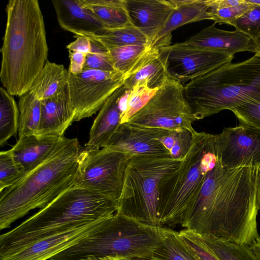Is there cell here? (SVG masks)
<instances>
[{
	"label": "cell",
	"instance_id": "cell-1",
	"mask_svg": "<svg viewBox=\"0 0 260 260\" xmlns=\"http://www.w3.org/2000/svg\"><path fill=\"white\" fill-rule=\"evenodd\" d=\"M259 168L230 169L216 159L194 207L180 225L200 235L252 245L259 236L256 219Z\"/></svg>",
	"mask_w": 260,
	"mask_h": 260
},
{
	"label": "cell",
	"instance_id": "cell-2",
	"mask_svg": "<svg viewBox=\"0 0 260 260\" xmlns=\"http://www.w3.org/2000/svg\"><path fill=\"white\" fill-rule=\"evenodd\" d=\"M6 10L0 79L10 94L20 96L48 61L45 25L37 0H10Z\"/></svg>",
	"mask_w": 260,
	"mask_h": 260
},
{
	"label": "cell",
	"instance_id": "cell-3",
	"mask_svg": "<svg viewBox=\"0 0 260 260\" xmlns=\"http://www.w3.org/2000/svg\"><path fill=\"white\" fill-rule=\"evenodd\" d=\"M80 151L77 138L64 137L45 161L1 191L0 230L33 209L44 208L73 186Z\"/></svg>",
	"mask_w": 260,
	"mask_h": 260
},
{
	"label": "cell",
	"instance_id": "cell-4",
	"mask_svg": "<svg viewBox=\"0 0 260 260\" xmlns=\"http://www.w3.org/2000/svg\"><path fill=\"white\" fill-rule=\"evenodd\" d=\"M118 205L105 196L76 185L12 230L0 236V260L49 234L113 215Z\"/></svg>",
	"mask_w": 260,
	"mask_h": 260
},
{
	"label": "cell",
	"instance_id": "cell-5",
	"mask_svg": "<svg viewBox=\"0 0 260 260\" xmlns=\"http://www.w3.org/2000/svg\"><path fill=\"white\" fill-rule=\"evenodd\" d=\"M183 85L196 120L232 111L260 100V56L226 63Z\"/></svg>",
	"mask_w": 260,
	"mask_h": 260
},
{
	"label": "cell",
	"instance_id": "cell-6",
	"mask_svg": "<svg viewBox=\"0 0 260 260\" xmlns=\"http://www.w3.org/2000/svg\"><path fill=\"white\" fill-rule=\"evenodd\" d=\"M216 159L214 135L193 133L190 148L180 167L160 184L158 215L161 226L174 228L187 217Z\"/></svg>",
	"mask_w": 260,
	"mask_h": 260
},
{
	"label": "cell",
	"instance_id": "cell-7",
	"mask_svg": "<svg viewBox=\"0 0 260 260\" xmlns=\"http://www.w3.org/2000/svg\"><path fill=\"white\" fill-rule=\"evenodd\" d=\"M166 229L144 224L117 212L96 232L49 260H80L89 256L150 257Z\"/></svg>",
	"mask_w": 260,
	"mask_h": 260
},
{
	"label": "cell",
	"instance_id": "cell-8",
	"mask_svg": "<svg viewBox=\"0 0 260 260\" xmlns=\"http://www.w3.org/2000/svg\"><path fill=\"white\" fill-rule=\"evenodd\" d=\"M183 160L171 156H132L125 170L117 212L144 224L161 226L158 215L159 186L178 169Z\"/></svg>",
	"mask_w": 260,
	"mask_h": 260
},
{
	"label": "cell",
	"instance_id": "cell-9",
	"mask_svg": "<svg viewBox=\"0 0 260 260\" xmlns=\"http://www.w3.org/2000/svg\"><path fill=\"white\" fill-rule=\"evenodd\" d=\"M131 157L108 147L81 150L74 185L95 191L118 205Z\"/></svg>",
	"mask_w": 260,
	"mask_h": 260
},
{
	"label": "cell",
	"instance_id": "cell-10",
	"mask_svg": "<svg viewBox=\"0 0 260 260\" xmlns=\"http://www.w3.org/2000/svg\"><path fill=\"white\" fill-rule=\"evenodd\" d=\"M195 120L185 97L184 85L170 77L127 122L170 131L186 129L193 133Z\"/></svg>",
	"mask_w": 260,
	"mask_h": 260
},
{
	"label": "cell",
	"instance_id": "cell-11",
	"mask_svg": "<svg viewBox=\"0 0 260 260\" xmlns=\"http://www.w3.org/2000/svg\"><path fill=\"white\" fill-rule=\"evenodd\" d=\"M125 76L117 71L84 68L80 74L68 73V85L75 113L74 121L91 117L123 85Z\"/></svg>",
	"mask_w": 260,
	"mask_h": 260
},
{
	"label": "cell",
	"instance_id": "cell-12",
	"mask_svg": "<svg viewBox=\"0 0 260 260\" xmlns=\"http://www.w3.org/2000/svg\"><path fill=\"white\" fill-rule=\"evenodd\" d=\"M217 159L224 167L260 168V129L240 124L214 135Z\"/></svg>",
	"mask_w": 260,
	"mask_h": 260
},
{
	"label": "cell",
	"instance_id": "cell-13",
	"mask_svg": "<svg viewBox=\"0 0 260 260\" xmlns=\"http://www.w3.org/2000/svg\"><path fill=\"white\" fill-rule=\"evenodd\" d=\"M168 71L170 78L182 84L228 62L234 55L182 45L168 46Z\"/></svg>",
	"mask_w": 260,
	"mask_h": 260
},
{
	"label": "cell",
	"instance_id": "cell-14",
	"mask_svg": "<svg viewBox=\"0 0 260 260\" xmlns=\"http://www.w3.org/2000/svg\"><path fill=\"white\" fill-rule=\"evenodd\" d=\"M111 216L81 223L49 234L23 247L4 260H49L56 254L96 232Z\"/></svg>",
	"mask_w": 260,
	"mask_h": 260
},
{
	"label": "cell",
	"instance_id": "cell-15",
	"mask_svg": "<svg viewBox=\"0 0 260 260\" xmlns=\"http://www.w3.org/2000/svg\"><path fill=\"white\" fill-rule=\"evenodd\" d=\"M168 131L126 122L121 124L105 147L131 156H171L168 149L157 140Z\"/></svg>",
	"mask_w": 260,
	"mask_h": 260
},
{
	"label": "cell",
	"instance_id": "cell-16",
	"mask_svg": "<svg viewBox=\"0 0 260 260\" xmlns=\"http://www.w3.org/2000/svg\"><path fill=\"white\" fill-rule=\"evenodd\" d=\"M169 46V45H168ZM168 46H151L125 75L123 86L130 91L138 84L157 90L170 78Z\"/></svg>",
	"mask_w": 260,
	"mask_h": 260
},
{
	"label": "cell",
	"instance_id": "cell-17",
	"mask_svg": "<svg viewBox=\"0 0 260 260\" xmlns=\"http://www.w3.org/2000/svg\"><path fill=\"white\" fill-rule=\"evenodd\" d=\"M180 43L229 55L244 51L254 53V50L253 41L249 36L237 29L229 31L218 28L215 23Z\"/></svg>",
	"mask_w": 260,
	"mask_h": 260
},
{
	"label": "cell",
	"instance_id": "cell-18",
	"mask_svg": "<svg viewBox=\"0 0 260 260\" xmlns=\"http://www.w3.org/2000/svg\"><path fill=\"white\" fill-rule=\"evenodd\" d=\"M133 25L148 38L151 45L175 8L174 0H126Z\"/></svg>",
	"mask_w": 260,
	"mask_h": 260
},
{
	"label": "cell",
	"instance_id": "cell-19",
	"mask_svg": "<svg viewBox=\"0 0 260 260\" xmlns=\"http://www.w3.org/2000/svg\"><path fill=\"white\" fill-rule=\"evenodd\" d=\"M59 26L75 35L88 38L105 30L96 17L84 7L81 0H53Z\"/></svg>",
	"mask_w": 260,
	"mask_h": 260
},
{
	"label": "cell",
	"instance_id": "cell-20",
	"mask_svg": "<svg viewBox=\"0 0 260 260\" xmlns=\"http://www.w3.org/2000/svg\"><path fill=\"white\" fill-rule=\"evenodd\" d=\"M41 102V117L37 135L64 137L75 117L68 84L58 94Z\"/></svg>",
	"mask_w": 260,
	"mask_h": 260
},
{
	"label": "cell",
	"instance_id": "cell-21",
	"mask_svg": "<svg viewBox=\"0 0 260 260\" xmlns=\"http://www.w3.org/2000/svg\"><path fill=\"white\" fill-rule=\"evenodd\" d=\"M64 137L32 134L18 138L10 150L23 175L45 161Z\"/></svg>",
	"mask_w": 260,
	"mask_h": 260
},
{
	"label": "cell",
	"instance_id": "cell-22",
	"mask_svg": "<svg viewBox=\"0 0 260 260\" xmlns=\"http://www.w3.org/2000/svg\"><path fill=\"white\" fill-rule=\"evenodd\" d=\"M126 90L123 84L107 100L99 111L91 127L85 149H95L107 146L121 125L119 99Z\"/></svg>",
	"mask_w": 260,
	"mask_h": 260
},
{
	"label": "cell",
	"instance_id": "cell-23",
	"mask_svg": "<svg viewBox=\"0 0 260 260\" xmlns=\"http://www.w3.org/2000/svg\"><path fill=\"white\" fill-rule=\"evenodd\" d=\"M175 8L166 23L158 32L151 46L169 45L172 32L185 24L210 20L209 0H174Z\"/></svg>",
	"mask_w": 260,
	"mask_h": 260
},
{
	"label": "cell",
	"instance_id": "cell-24",
	"mask_svg": "<svg viewBox=\"0 0 260 260\" xmlns=\"http://www.w3.org/2000/svg\"><path fill=\"white\" fill-rule=\"evenodd\" d=\"M104 25L105 30L134 26L132 22L126 0H81Z\"/></svg>",
	"mask_w": 260,
	"mask_h": 260
},
{
	"label": "cell",
	"instance_id": "cell-25",
	"mask_svg": "<svg viewBox=\"0 0 260 260\" xmlns=\"http://www.w3.org/2000/svg\"><path fill=\"white\" fill-rule=\"evenodd\" d=\"M68 71L62 64L47 61L28 91L41 101L61 92L68 84Z\"/></svg>",
	"mask_w": 260,
	"mask_h": 260
},
{
	"label": "cell",
	"instance_id": "cell-26",
	"mask_svg": "<svg viewBox=\"0 0 260 260\" xmlns=\"http://www.w3.org/2000/svg\"><path fill=\"white\" fill-rule=\"evenodd\" d=\"M87 38L105 48L150 44L147 37L135 26L105 30Z\"/></svg>",
	"mask_w": 260,
	"mask_h": 260
},
{
	"label": "cell",
	"instance_id": "cell-27",
	"mask_svg": "<svg viewBox=\"0 0 260 260\" xmlns=\"http://www.w3.org/2000/svg\"><path fill=\"white\" fill-rule=\"evenodd\" d=\"M19 97L18 138L37 135L41 117V102L29 92Z\"/></svg>",
	"mask_w": 260,
	"mask_h": 260
},
{
	"label": "cell",
	"instance_id": "cell-28",
	"mask_svg": "<svg viewBox=\"0 0 260 260\" xmlns=\"http://www.w3.org/2000/svg\"><path fill=\"white\" fill-rule=\"evenodd\" d=\"M19 111L14 98L3 86L0 88V146L18 133Z\"/></svg>",
	"mask_w": 260,
	"mask_h": 260
},
{
	"label": "cell",
	"instance_id": "cell-29",
	"mask_svg": "<svg viewBox=\"0 0 260 260\" xmlns=\"http://www.w3.org/2000/svg\"><path fill=\"white\" fill-rule=\"evenodd\" d=\"M151 257L155 260H197L184 244L179 232L171 228L166 229Z\"/></svg>",
	"mask_w": 260,
	"mask_h": 260
},
{
	"label": "cell",
	"instance_id": "cell-30",
	"mask_svg": "<svg viewBox=\"0 0 260 260\" xmlns=\"http://www.w3.org/2000/svg\"><path fill=\"white\" fill-rule=\"evenodd\" d=\"M199 235L219 260H258L248 246Z\"/></svg>",
	"mask_w": 260,
	"mask_h": 260
},
{
	"label": "cell",
	"instance_id": "cell-31",
	"mask_svg": "<svg viewBox=\"0 0 260 260\" xmlns=\"http://www.w3.org/2000/svg\"><path fill=\"white\" fill-rule=\"evenodd\" d=\"M157 90L149 88L145 84H138L130 91H126L119 99L121 111V124L127 122L141 109Z\"/></svg>",
	"mask_w": 260,
	"mask_h": 260
},
{
	"label": "cell",
	"instance_id": "cell-32",
	"mask_svg": "<svg viewBox=\"0 0 260 260\" xmlns=\"http://www.w3.org/2000/svg\"><path fill=\"white\" fill-rule=\"evenodd\" d=\"M151 46L143 44L104 48L115 71L125 76Z\"/></svg>",
	"mask_w": 260,
	"mask_h": 260
},
{
	"label": "cell",
	"instance_id": "cell-33",
	"mask_svg": "<svg viewBox=\"0 0 260 260\" xmlns=\"http://www.w3.org/2000/svg\"><path fill=\"white\" fill-rule=\"evenodd\" d=\"M192 135V133L186 129L169 131L157 140L168 149L172 158L183 160L190 148Z\"/></svg>",
	"mask_w": 260,
	"mask_h": 260
},
{
	"label": "cell",
	"instance_id": "cell-34",
	"mask_svg": "<svg viewBox=\"0 0 260 260\" xmlns=\"http://www.w3.org/2000/svg\"><path fill=\"white\" fill-rule=\"evenodd\" d=\"M23 176L11 150L0 152V192L10 186Z\"/></svg>",
	"mask_w": 260,
	"mask_h": 260
},
{
	"label": "cell",
	"instance_id": "cell-35",
	"mask_svg": "<svg viewBox=\"0 0 260 260\" xmlns=\"http://www.w3.org/2000/svg\"><path fill=\"white\" fill-rule=\"evenodd\" d=\"M179 234L186 247L197 260H219L197 233L184 229L179 231Z\"/></svg>",
	"mask_w": 260,
	"mask_h": 260
},
{
	"label": "cell",
	"instance_id": "cell-36",
	"mask_svg": "<svg viewBox=\"0 0 260 260\" xmlns=\"http://www.w3.org/2000/svg\"><path fill=\"white\" fill-rule=\"evenodd\" d=\"M210 1V0H209ZM255 6L248 0L237 6L219 8L210 5L209 15L210 20L214 23H225L232 26L236 20Z\"/></svg>",
	"mask_w": 260,
	"mask_h": 260
},
{
	"label": "cell",
	"instance_id": "cell-37",
	"mask_svg": "<svg viewBox=\"0 0 260 260\" xmlns=\"http://www.w3.org/2000/svg\"><path fill=\"white\" fill-rule=\"evenodd\" d=\"M232 26L255 41L260 37V5H255L237 19Z\"/></svg>",
	"mask_w": 260,
	"mask_h": 260
},
{
	"label": "cell",
	"instance_id": "cell-38",
	"mask_svg": "<svg viewBox=\"0 0 260 260\" xmlns=\"http://www.w3.org/2000/svg\"><path fill=\"white\" fill-rule=\"evenodd\" d=\"M92 42V52L86 56L84 68L104 71H115L107 50L101 45Z\"/></svg>",
	"mask_w": 260,
	"mask_h": 260
},
{
	"label": "cell",
	"instance_id": "cell-39",
	"mask_svg": "<svg viewBox=\"0 0 260 260\" xmlns=\"http://www.w3.org/2000/svg\"><path fill=\"white\" fill-rule=\"evenodd\" d=\"M240 124L260 129V100L238 106L232 110Z\"/></svg>",
	"mask_w": 260,
	"mask_h": 260
},
{
	"label": "cell",
	"instance_id": "cell-40",
	"mask_svg": "<svg viewBox=\"0 0 260 260\" xmlns=\"http://www.w3.org/2000/svg\"><path fill=\"white\" fill-rule=\"evenodd\" d=\"M69 53L70 63L68 73L74 75H78L84 69L87 55L77 51H69Z\"/></svg>",
	"mask_w": 260,
	"mask_h": 260
},
{
	"label": "cell",
	"instance_id": "cell-41",
	"mask_svg": "<svg viewBox=\"0 0 260 260\" xmlns=\"http://www.w3.org/2000/svg\"><path fill=\"white\" fill-rule=\"evenodd\" d=\"M76 39L67 46L69 51H77L88 55L92 52V42L87 38L75 36Z\"/></svg>",
	"mask_w": 260,
	"mask_h": 260
},
{
	"label": "cell",
	"instance_id": "cell-42",
	"mask_svg": "<svg viewBox=\"0 0 260 260\" xmlns=\"http://www.w3.org/2000/svg\"><path fill=\"white\" fill-rule=\"evenodd\" d=\"M244 2V0H210V5L219 8L237 6Z\"/></svg>",
	"mask_w": 260,
	"mask_h": 260
},
{
	"label": "cell",
	"instance_id": "cell-43",
	"mask_svg": "<svg viewBox=\"0 0 260 260\" xmlns=\"http://www.w3.org/2000/svg\"><path fill=\"white\" fill-rule=\"evenodd\" d=\"M249 248L258 260H260V236L250 246Z\"/></svg>",
	"mask_w": 260,
	"mask_h": 260
},
{
	"label": "cell",
	"instance_id": "cell-44",
	"mask_svg": "<svg viewBox=\"0 0 260 260\" xmlns=\"http://www.w3.org/2000/svg\"><path fill=\"white\" fill-rule=\"evenodd\" d=\"M254 42V55L260 56V37H258Z\"/></svg>",
	"mask_w": 260,
	"mask_h": 260
},
{
	"label": "cell",
	"instance_id": "cell-45",
	"mask_svg": "<svg viewBox=\"0 0 260 260\" xmlns=\"http://www.w3.org/2000/svg\"><path fill=\"white\" fill-rule=\"evenodd\" d=\"M256 199L258 210H260V168L256 189Z\"/></svg>",
	"mask_w": 260,
	"mask_h": 260
},
{
	"label": "cell",
	"instance_id": "cell-46",
	"mask_svg": "<svg viewBox=\"0 0 260 260\" xmlns=\"http://www.w3.org/2000/svg\"><path fill=\"white\" fill-rule=\"evenodd\" d=\"M80 260H110L108 256L107 257H96L89 256Z\"/></svg>",
	"mask_w": 260,
	"mask_h": 260
},
{
	"label": "cell",
	"instance_id": "cell-47",
	"mask_svg": "<svg viewBox=\"0 0 260 260\" xmlns=\"http://www.w3.org/2000/svg\"><path fill=\"white\" fill-rule=\"evenodd\" d=\"M110 260H135L134 258H128L120 257H111L108 256Z\"/></svg>",
	"mask_w": 260,
	"mask_h": 260
},
{
	"label": "cell",
	"instance_id": "cell-48",
	"mask_svg": "<svg viewBox=\"0 0 260 260\" xmlns=\"http://www.w3.org/2000/svg\"><path fill=\"white\" fill-rule=\"evenodd\" d=\"M135 260H155L152 258L151 257H143V258H134Z\"/></svg>",
	"mask_w": 260,
	"mask_h": 260
},
{
	"label": "cell",
	"instance_id": "cell-49",
	"mask_svg": "<svg viewBox=\"0 0 260 260\" xmlns=\"http://www.w3.org/2000/svg\"><path fill=\"white\" fill-rule=\"evenodd\" d=\"M248 1L251 3H252L255 5H260V1L248 0Z\"/></svg>",
	"mask_w": 260,
	"mask_h": 260
}]
</instances>
